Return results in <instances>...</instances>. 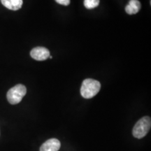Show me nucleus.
<instances>
[{"label": "nucleus", "mask_w": 151, "mask_h": 151, "mask_svg": "<svg viewBox=\"0 0 151 151\" xmlns=\"http://www.w3.org/2000/svg\"><path fill=\"white\" fill-rule=\"evenodd\" d=\"M49 58H50V59H52V57L51 55H50V56H49Z\"/></svg>", "instance_id": "nucleus-10"}, {"label": "nucleus", "mask_w": 151, "mask_h": 151, "mask_svg": "<svg viewBox=\"0 0 151 151\" xmlns=\"http://www.w3.org/2000/svg\"><path fill=\"white\" fill-rule=\"evenodd\" d=\"M30 55L34 60L37 61H43L50 56V51L44 47H36L30 52Z\"/></svg>", "instance_id": "nucleus-4"}, {"label": "nucleus", "mask_w": 151, "mask_h": 151, "mask_svg": "<svg viewBox=\"0 0 151 151\" xmlns=\"http://www.w3.org/2000/svg\"><path fill=\"white\" fill-rule=\"evenodd\" d=\"M27 93L26 87L22 84H18L11 88L7 92V100L11 104H18Z\"/></svg>", "instance_id": "nucleus-3"}, {"label": "nucleus", "mask_w": 151, "mask_h": 151, "mask_svg": "<svg viewBox=\"0 0 151 151\" xmlns=\"http://www.w3.org/2000/svg\"><path fill=\"white\" fill-rule=\"evenodd\" d=\"M99 4V0H84V6L86 9H92Z\"/></svg>", "instance_id": "nucleus-8"}, {"label": "nucleus", "mask_w": 151, "mask_h": 151, "mask_svg": "<svg viewBox=\"0 0 151 151\" xmlns=\"http://www.w3.org/2000/svg\"><path fill=\"white\" fill-rule=\"evenodd\" d=\"M150 127L151 119L150 117H143L135 124L132 131L133 136L137 139H142L150 131Z\"/></svg>", "instance_id": "nucleus-2"}, {"label": "nucleus", "mask_w": 151, "mask_h": 151, "mask_svg": "<svg viewBox=\"0 0 151 151\" xmlns=\"http://www.w3.org/2000/svg\"><path fill=\"white\" fill-rule=\"evenodd\" d=\"M55 1L59 4L64 6H68L70 4V0H55Z\"/></svg>", "instance_id": "nucleus-9"}, {"label": "nucleus", "mask_w": 151, "mask_h": 151, "mask_svg": "<svg viewBox=\"0 0 151 151\" xmlns=\"http://www.w3.org/2000/svg\"><path fill=\"white\" fill-rule=\"evenodd\" d=\"M61 143L57 139H50L41 145L40 151H58L60 150Z\"/></svg>", "instance_id": "nucleus-5"}, {"label": "nucleus", "mask_w": 151, "mask_h": 151, "mask_svg": "<svg viewBox=\"0 0 151 151\" xmlns=\"http://www.w3.org/2000/svg\"><path fill=\"white\" fill-rule=\"evenodd\" d=\"M101 89V84L98 81L87 78L83 81L81 88V94L85 99H90L97 95Z\"/></svg>", "instance_id": "nucleus-1"}, {"label": "nucleus", "mask_w": 151, "mask_h": 151, "mask_svg": "<svg viewBox=\"0 0 151 151\" xmlns=\"http://www.w3.org/2000/svg\"><path fill=\"white\" fill-rule=\"evenodd\" d=\"M1 4L9 10L17 11L22 7L23 0H1Z\"/></svg>", "instance_id": "nucleus-6"}, {"label": "nucleus", "mask_w": 151, "mask_h": 151, "mask_svg": "<svg viewBox=\"0 0 151 151\" xmlns=\"http://www.w3.org/2000/svg\"><path fill=\"white\" fill-rule=\"evenodd\" d=\"M141 3L138 0H130L129 4L126 6L125 11L127 14L133 15L139 12L141 9Z\"/></svg>", "instance_id": "nucleus-7"}]
</instances>
